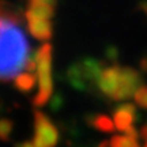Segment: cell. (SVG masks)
<instances>
[{"label":"cell","mask_w":147,"mask_h":147,"mask_svg":"<svg viewBox=\"0 0 147 147\" xmlns=\"http://www.w3.org/2000/svg\"><path fill=\"white\" fill-rule=\"evenodd\" d=\"M29 59V41L21 27V19L0 16V82L15 79Z\"/></svg>","instance_id":"obj_1"},{"label":"cell","mask_w":147,"mask_h":147,"mask_svg":"<svg viewBox=\"0 0 147 147\" xmlns=\"http://www.w3.org/2000/svg\"><path fill=\"white\" fill-rule=\"evenodd\" d=\"M105 68L102 60L94 57H83L69 67L67 76L69 84L80 91H91L98 89V79Z\"/></svg>","instance_id":"obj_2"},{"label":"cell","mask_w":147,"mask_h":147,"mask_svg":"<svg viewBox=\"0 0 147 147\" xmlns=\"http://www.w3.org/2000/svg\"><path fill=\"white\" fill-rule=\"evenodd\" d=\"M37 63V78H38V93L33 98L34 106H44L47 104L53 91L52 79V45L47 42L38 48L34 53Z\"/></svg>","instance_id":"obj_3"},{"label":"cell","mask_w":147,"mask_h":147,"mask_svg":"<svg viewBox=\"0 0 147 147\" xmlns=\"http://www.w3.org/2000/svg\"><path fill=\"white\" fill-rule=\"evenodd\" d=\"M59 131L45 113L37 110L34 113V146L56 147L59 143Z\"/></svg>","instance_id":"obj_4"},{"label":"cell","mask_w":147,"mask_h":147,"mask_svg":"<svg viewBox=\"0 0 147 147\" xmlns=\"http://www.w3.org/2000/svg\"><path fill=\"white\" fill-rule=\"evenodd\" d=\"M121 69L119 64H112V65H105L98 79V90L100 93L108 97L109 100L115 101L116 94L120 89L121 83Z\"/></svg>","instance_id":"obj_5"},{"label":"cell","mask_w":147,"mask_h":147,"mask_svg":"<svg viewBox=\"0 0 147 147\" xmlns=\"http://www.w3.org/2000/svg\"><path fill=\"white\" fill-rule=\"evenodd\" d=\"M142 86V76L139 71L132 67H123L121 69L120 89L116 94L115 101H124L134 97L135 91Z\"/></svg>","instance_id":"obj_6"},{"label":"cell","mask_w":147,"mask_h":147,"mask_svg":"<svg viewBox=\"0 0 147 147\" xmlns=\"http://www.w3.org/2000/svg\"><path fill=\"white\" fill-rule=\"evenodd\" d=\"M27 21V29H29V33L32 34L34 38L37 40H41V41H48L52 38V22L48 18H42V16L34 15V14H30L27 12L25 14Z\"/></svg>","instance_id":"obj_7"},{"label":"cell","mask_w":147,"mask_h":147,"mask_svg":"<svg viewBox=\"0 0 147 147\" xmlns=\"http://www.w3.org/2000/svg\"><path fill=\"white\" fill-rule=\"evenodd\" d=\"M113 120L116 124V129L121 132H125L134 127V123L138 120V112L136 106L134 104L125 102V104H120L115 108L113 112Z\"/></svg>","instance_id":"obj_8"},{"label":"cell","mask_w":147,"mask_h":147,"mask_svg":"<svg viewBox=\"0 0 147 147\" xmlns=\"http://www.w3.org/2000/svg\"><path fill=\"white\" fill-rule=\"evenodd\" d=\"M15 89H18L21 93H29L32 91L33 87L36 86V76L33 72L27 71V72H21L15 78Z\"/></svg>","instance_id":"obj_9"},{"label":"cell","mask_w":147,"mask_h":147,"mask_svg":"<svg viewBox=\"0 0 147 147\" xmlns=\"http://www.w3.org/2000/svg\"><path fill=\"white\" fill-rule=\"evenodd\" d=\"M91 125L101 132H115V129H116L115 120H112L110 117H108V116H105V115L93 116Z\"/></svg>","instance_id":"obj_10"},{"label":"cell","mask_w":147,"mask_h":147,"mask_svg":"<svg viewBox=\"0 0 147 147\" xmlns=\"http://www.w3.org/2000/svg\"><path fill=\"white\" fill-rule=\"evenodd\" d=\"M55 5L49 4H27V12L34 14V15L42 16V18H48L52 19L55 16Z\"/></svg>","instance_id":"obj_11"},{"label":"cell","mask_w":147,"mask_h":147,"mask_svg":"<svg viewBox=\"0 0 147 147\" xmlns=\"http://www.w3.org/2000/svg\"><path fill=\"white\" fill-rule=\"evenodd\" d=\"M109 147H139V144L136 138H132L123 132L121 135H115L110 139Z\"/></svg>","instance_id":"obj_12"},{"label":"cell","mask_w":147,"mask_h":147,"mask_svg":"<svg viewBox=\"0 0 147 147\" xmlns=\"http://www.w3.org/2000/svg\"><path fill=\"white\" fill-rule=\"evenodd\" d=\"M12 128H14L12 120L7 119V117H0V140L7 142V140L10 139Z\"/></svg>","instance_id":"obj_13"},{"label":"cell","mask_w":147,"mask_h":147,"mask_svg":"<svg viewBox=\"0 0 147 147\" xmlns=\"http://www.w3.org/2000/svg\"><path fill=\"white\" fill-rule=\"evenodd\" d=\"M134 98H135V102H136L138 106H140L143 109H147V86L142 84V86L135 91Z\"/></svg>","instance_id":"obj_14"},{"label":"cell","mask_w":147,"mask_h":147,"mask_svg":"<svg viewBox=\"0 0 147 147\" xmlns=\"http://www.w3.org/2000/svg\"><path fill=\"white\" fill-rule=\"evenodd\" d=\"M27 4H49V5H55L57 4V0H29Z\"/></svg>","instance_id":"obj_15"},{"label":"cell","mask_w":147,"mask_h":147,"mask_svg":"<svg viewBox=\"0 0 147 147\" xmlns=\"http://www.w3.org/2000/svg\"><path fill=\"white\" fill-rule=\"evenodd\" d=\"M16 147H36L34 146V142H30V140H26V142H22V143H18Z\"/></svg>","instance_id":"obj_16"},{"label":"cell","mask_w":147,"mask_h":147,"mask_svg":"<svg viewBox=\"0 0 147 147\" xmlns=\"http://www.w3.org/2000/svg\"><path fill=\"white\" fill-rule=\"evenodd\" d=\"M139 67H140V69H142V71L147 72V59H146V57L140 60V63H139Z\"/></svg>","instance_id":"obj_17"},{"label":"cell","mask_w":147,"mask_h":147,"mask_svg":"<svg viewBox=\"0 0 147 147\" xmlns=\"http://www.w3.org/2000/svg\"><path fill=\"white\" fill-rule=\"evenodd\" d=\"M140 138L144 139V140H147V124L146 125H143L142 129H140Z\"/></svg>","instance_id":"obj_18"},{"label":"cell","mask_w":147,"mask_h":147,"mask_svg":"<svg viewBox=\"0 0 147 147\" xmlns=\"http://www.w3.org/2000/svg\"><path fill=\"white\" fill-rule=\"evenodd\" d=\"M140 8L144 11V14L147 15V3H140Z\"/></svg>","instance_id":"obj_19"},{"label":"cell","mask_w":147,"mask_h":147,"mask_svg":"<svg viewBox=\"0 0 147 147\" xmlns=\"http://www.w3.org/2000/svg\"><path fill=\"white\" fill-rule=\"evenodd\" d=\"M144 147H147V140H146V144H144Z\"/></svg>","instance_id":"obj_20"}]
</instances>
